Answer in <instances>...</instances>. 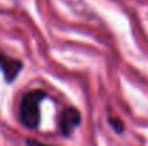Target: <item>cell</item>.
<instances>
[{
    "label": "cell",
    "instance_id": "cell-1",
    "mask_svg": "<svg viewBox=\"0 0 148 146\" xmlns=\"http://www.w3.org/2000/svg\"><path fill=\"white\" fill-rule=\"evenodd\" d=\"M46 92L42 89H33L25 93L20 106H19V117L25 128L36 129L40 125V105L46 99Z\"/></svg>",
    "mask_w": 148,
    "mask_h": 146
},
{
    "label": "cell",
    "instance_id": "cell-2",
    "mask_svg": "<svg viewBox=\"0 0 148 146\" xmlns=\"http://www.w3.org/2000/svg\"><path fill=\"white\" fill-rule=\"evenodd\" d=\"M82 122V116L81 112L76 107H65L60 113V119H59V130L65 138H69L75 129L81 125Z\"/></svg>",
    "mask_w": 148,
    "mask_h": 146
},
{
    "label": "cell",
    "instance_id": "cell-3",
    "mask_svg": "<svg viewBox=\"0 0 148 146\" xmlns=\"http://www.w3.org/2000/svg\"><path fill=\"white\" fill-rule=\"evenodd\" d=\"M22 69H23V63L19 59L10 57L6 53L0 52V72L7 83L14 82L19 73L22 72Z\"/></svg>",
    "mask_w": 148,
    "mask_h": 146
},
{
    "label": "cell",
    "instance_id": "cell-4",
    "mask_svg": "<svg viewBox=\"0 0 148 146\" xmlns=\"http://www.w3.org/2000/svg\"><path fill=\"white\" fill-rule=\"evenodd\" d=\"M108 122H109V125H111V128L114 129L115 133H122L125 130V125L119 117H109Z\"/></svg>",
    "mask_w": 148,
    "mask_h": 146
},
{
    "label": "cell",
    "instance_id": "cell-5",
    "mask_svg": "<svg viewBox=\"0 0 148 146\" xmlns=\"http://www.w3.org/2000/svg\"><path fill=\"white\" fill-rule=\"evenodd\" d=\"M26 146H49V145H45L39 141H35V139H27L26 141Z\"/></svg>",
    "mask_w": 148,
    "mask_h": 146
}]
</instances>
